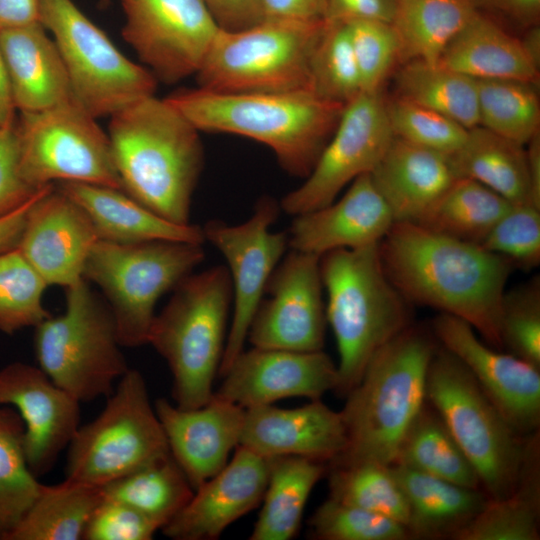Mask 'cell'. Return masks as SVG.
<instances>
[{
	"mask_svg": "<svg viewBox=\"0 0 540 540\" xmlns=\"http://www.w3.org/2000/svg\"><path fill=\"white\" fill-rule=\"evenodd\" d=\"M383 268L412 305L467 322L488 345L502 349V300L513 265L481 245L395 222L379 242Z\"/></svg>",
	"mask_w": 540,
	"mask_h": 540,
	"instance_id": "cell-1",
	"label": "cell"
},
{
	"mask_svg": "<svg viewBox=\"0 0 540 540\" xmlns=\"http://www.w3.org/2000/svg\"><path fill=\"white\" fill-rule=\"evenodd\" d=\"M108 136L122 190L155 214L190 223L204 165L197 130L166 98H142L109 117Z\"/></svg>",
	"mask_w": 540,
	"mask_h": 540,
	"instance_id": "cell-2",
	"label": "cell"
},
{
	"mask_svg": "<svg viewBox=\"0 0 540 540\" xmlns=\"http://www.w3.org/2000/svg\"><path fill=\"white\" fill-rule=\"evenodd\" d=\"M166 99L200 132L228 133L266 145L289 174L306 178L345 105L310 90L226 93L200 87Z\"/></svg>",
	"mask_w": 540,
	"mask_h": 540,
	"instance_id": "cell-3",
	"label": "cell"
},
{
	"mask_svg": "<svg viewBox=\"0 0 540 540\" xmlns=\"http://www.w3.org/2000/svg\"><path fill=\"white\" fill-rule=\"evenodd\" d=\"M437 347L423 329L410 325L372 356L345 396L340 412L347 447L333 461L394 463L404 435L426 402L427 372Z\"/></svg>",
	"mask_w": 540,
	"mask_h": 540,
	"instance_id": "cell-4",
	"label": "cell"
},
{
	"mask_svg": "<svg viewBox=\"0 0 540 540\" xmlns=\"http://www.w3.org/2000/svg\"><path fill=\"white\" fill-rule=\"evenodd\" d=\"M320 271L326 320L339 353L335 391L346 396L372 356L412 325L411 304L388 278L379 243L327 252L320 257Z\"/></svg>",
	"mask_w": 540,
	"mask_h": 540,
	"instance_id": "cell-5",
	"label": "cell"
},
{
	"mask_svg": "<svg viewBox=\"0 0 540 540\" xmlns=\"http://www.w3.org/2000/svg\"><path fill=\"white\" fill-rule=\"evenodd\" d=\"M155 315L147 344L165 359L172 397L180 408L205 405L213 396L225 343L232 284L227 267L185 277Z\"/></svg>",
	"mask_w": 540,
	"mask_h": 540,
	"instance_id": "cell-6",
	"label": "cell"
},
{
	"mask_svg": "<svg viewBox=\"0 0 540 540\" xmlns=\"http://www.w3.org/2000/svg\"><path fill=\"white\" fill-rule=\"evenodd\" d=\"M34 329L38 367L79 403L109 396L129 369L112 312L84 278L65 288V311Z\"/></svg>",
	"mask_w": 540,
	"mask_h": 540,
	"instance_id": "cell-7",
	"label": "cell"
},
{
	"mask_svg": "<svg viewBox=\"0 0 540 540\" xmlns=\"http://www.w3.org/2000/svg\"><path fill=\"white\" fill-rule=\"evenodd\" d=\"M426 400L471 462L490 500L513 493L527 449L466 367L437 347L429 364Z\"/></svg>",
	"mask_w": 540,
	"mask_h": 540,
	"instance_id": "cell-8",
	"label": "cell"
},
{
	"mask_svg": "<svg viewBox=\"0 0 540 540\" xmlns=\"http://www.w3.org/2000/svg\"><path fill=\"white\" fill-rule=\"evenodd\" d=\"M203 244L153 240L122 244L98 240L83 278L99 287L122 347L147 344L158 300L204 259Z\"/></svg>",
	"mask_w": 540,
	"mask_h": 540,
	"instance_id": "cell-9",
	"label": "cell"
},
{
	"mask_svg": "<svg viewBox=\"0 0 540 540\" xmlns=\"http://www.w3.org/2000/svg\"><path fill=\"white\" fill-rule=\"evenodd\" d=\"M322 21L268 20L221 29L201 68L197 87L226 93L309 90V66Z\"/></svg>",
	"mask_w": 540,
	"mask_h": 540,
	"instance_id": "cell-10",
	"label": "cell"
},
{
	"mask_svg": "<svg viewBox=\"0 0 540 540\" xmlns=\"http://www.w3.org/2000/svg\"><path fill=\"white\" fill-rule=\"evenodd\" d=\"M68 445L65 479L102 487L171 455L144 377L128 369Z\"/></svg>",
	"mask_w": 540,
	"mask_h": 540,
	"instance_id": "cell-11",
	"label": "cell"
},
{
	"mask_svg": "<svg viewBox=\"0 0 540 540\" xmlns=\"http://www.w3.org/2000/svg\"><path fill=\"white\" fill-rule=\"evenodd\" d=\"M40 23L53 35L75 99L95 118L155 95V76L122 54L72 0H40Z\"/></svg>",
	"mask_w": 540,
	"mask_h": 540,
	"instance_id": "cell-12",
	"label": "cell"
},
{
	"mask_svg": "<svg viewBox=\"0 0 540 540\" xmlns=\"http://www.w3.org/2000/svg\"><path fill=\"white\" fill-rule=\"evenodd\" d=\"M76 99L20 113L15 121L19 170L34 188L80 182L122 190L108 134Z\"/></svg>",
	"mask_w": 540,
	"mask_h": 540,
	"instance_id": "cell-13",
	"label": "cell"
},
{
	"mask_svg": "<svg viewBox=\"0 0 540 540\" xmlns=\"http://www.w3.org/2000/svg\"><path fill=\"white\" fill-rule=\"evenodd\" d=\"M280 205L258 200L252 215L237 225L210 220L202 226L205 241L223 255L232 284L233 314L219 367L223 375L244 350L250 324L268 281L289 247L287 232H273Z\"/></svg>",
	"mask_w": 540,
	"mask_h": 540,
	"instance_id": "cell-14",
	"label": "cell"
},
{
	"mask_svg": "<svg viewBox=\"0 0 540 540\" xmlns=\"http://www.w3.org/2000/svg\"><path fill=\"white\" fill-rule=\"evenodd\" d=\"M393 138L381 90L361 92L345 105L313 169L282 198L280 208L297 216L330 204L356 177L374 169Z\"/></svg>",
	"mask_w": 540,
	"mask_h": 540,
	"instance_id": "cell-15",
	"label": "cell"
},
{
	"mask_svg": "<svg viewBox=\"0 0 540 540\" xmlns=\"http://www.w3.org/2000/svg\"><path fill=\"white\" fill-rule=\"evenodd\" d=\"M123 39L157 81L196 75L222 29L202 0H120Z\"/></svg>",
	"mask_w": 540,
	"mask_h": 540,
	"instance_id": "cell-16",
	"label": "cell"
},
{
	"mask_svg": "<svg viewBox=\"0 0 540 540\" xmlns=\"http://www.w3.org/2000/svg\"><path fill=\"white\" fill-rule=\"evenodd\" d=\"M250 324L253 347L312 352L323 349L327 323L320 257L291 249L272 273Z\"/></svg>",
	"mask_w": 540,
	"mask_h": 540,
	"instance_id": "cell-17",
	"label": "cell"
},
{
	"mask_svg": "<svg viewBox=\"0 0 540 540\" xmlns=\"http://www.w3.org/2000/svg\"><path fill=\"white\" fill-rule=\"evenodd\" d=\"M432 333L466 367L519 435L538 432L540 368L481 341L467 322L449 314L433 319Z\"/></svg>",
	"mask_w": 540,
	"mask_h": 540,
	"instance_id": "cell-18",
	"label": "cell"
},
{
	"mask_svg": "<svg viewBox=\"0 0 540 540\" xmlns=\"http://www.w3.org/2000/svg\"><path fill=\"white\" fill-rule=\"evenodd\" d=\"M214 394L248 409L288 397L320 399L336 390L338 369L323 350L299 352L253 347L222 375Z\"/></svg>",
	"mask_w": 540,
	"mask_h": 540,
	"instance_id": "cell-19",
	"label": "cell"
},
{
	"mask_svg": "<svg viewBox=\"0 0 540 540\" xmlns=\"http://www.w3.org/2000/svg\"><path fill=\"white\" fill-rule=\"evenodd\" d=\"M79 402L37 366L13 362L0 369V405H11L23 420L30 470L47 473L80 426Z\"/></svg>",
	"mask_w": 540,
	"mask_h": 540,
	"instance_id": "cell-20",
	"label": "cell"
},
{
	"mask_svg": "<svg viewBox=\"0 0 540 540\" xmlns=\"http://www.w3.org/2000/svg\"><path fill=\"white\" fill-rule=\"evenodd\" d=\"M98 240L84 210L49 184L30 204L17 247L48 286L67 288L83 278L86 259Z\"/></svg>",
	"mask_w": 540,
	"mask_h": 540,
	"instance_id": "cell-21",
	"label": "cell"
},
{
	"mask_svg": "<svg viewBox=\"0 0 540 540\" xmlns=\"http://www.w3.org/2000/svg\"><path fill=\"white\" fill-rule=\"evenodd\" d=\"M270 459L238 445L230 461L194 490L162 529L174 540H214L262 502Z\"/></svg>",
	"mask_w": 540,
	"mask_h": 540,
	"instance_id": "cell-22",
	"label": "cell"
},
{
	"mask_svg": "<svg viewBox=\"0 0 540 540\" xmlns=\"http://www.w3.org/2000/svg\"><path fill=\"white\" fill-rule=\"evenodd\" d=\"M170 453L195 490L219 472L239 445L245 408L213 394L198 408L185 409L166 399L154 404Z\"/></svg>",
	"mask_w": 540,
	"mask_h": 540,
	"instance_id": "cell-23",
	"label": "cell"
},
{
	"mask_svg": "<svg viewBox=\"0 0 540 540\" xmlns=\"http://www.w3.org/2000/svg\"><path fill=\"white\" fill-rule=\"evenodd\" d=\"M347 441L341 412L317 399L295 408L245 409L239 445L268 459L300 456L330 463L343 454Z\"/></svg>",
	"mask_w": 540,
	"mask_h": 540,
	"instance_id": "cell-24",
	"label": "cell"
},
{
	"mask_svg": "<svg viewBox=\"0 0 540 540\" xmlns=\"http://www.w3.org/2000/svg\"><path fill=\"white\" fill-rule=\"evenodd\" d=\"M395 223L370 173L356 177L338 201L295 216L289 247L321 257L338 249L379 243Z\"/></svg>",
	"mask_w": 540,
	"mask_h": 540,
	"instance_id": "cell-25",
	"label": "cell"
},
{
	"mask_svg": "<svg viewBox=\"0 0 540 540\" xmlns=\"http://www.w3.org/2000/svg\"><path fill=\"white\" fill-rule=\"evenodd\" d=\"M0 46L20 113L75 99L58 47L40 22L0 31Z\"/></svg>",
	"mask_w": 540,
	"mask_h": 540,
	"instance_id": "cell-26",
	"label": "cell"
},
{
	"mask_svg": "<svg viewBox=\"0 0 540 540\" xmlns=\"http://www.w3.org/2000/svg\"><path fill=\"white\" fill-rule=\"evenodd\" d=\"M395 222L416 223L457 179L448 155L392 139L370 172Z\"/></svg>",
	"mask_w": 540,
	"mask_h": 540,
	"instance_id": "cell-27",
	"label": "cell"
},
{
	"mask_svg": "<svg viewBox=\"0 0 540 540\" xmlns=\"http://www.w3.org/2000/svg\"><path fill=\"white\" fill-rule=\"evenodd\" d=\"M54 185L84 210L100 240L122 244L153 240L205 242L202 226L173 223L123 190L67 181Z\"/></svg>",
	"mask_w": 540,
	"mask_h": 540,
	"instance_id": "cell-28",
	"label": "cell"
},
{
	"mask_svg": "<svg viewBox=\"0 0 540 540\" xmlns=\"http://www.w3.org/2000/svg\"><path fill=\"white\" fill-rule=\"evenodd\" d=\"M391 465L408 505L409 539H454L489 501L481 489L464 487L402 464Z\"/></svg>",
	"mask_w": 540,
	"mask_h": 540,
	"instance_id": "cell-29",
	"label": "cell"
},
{
	"mask_svg": "<svg viewBox=\"0 0 540 540\" xmlns=\"http://www.w3.org/2000/svg\"><path fill=\"white\" fill-rule=\"evenodd\" d=\"M437 64L474 79L538 84L539 67L516 38L478 12L450 41Z\"/></svg>",
	"mask_w": 540,
	"mask_h": 540,
	"instance_id": "cell-30",
	"label": "cell"
},
{
	"mask_svg": "<svg viewBox=\"0 0 540 540\" xmlns=\"http://www.w3.org/2000/svg\"><path fill=\"white\" fill-rule=\"evenodd\" d=\"M524 146L478 125L448 157L457 178L477 181L511 204L531 203Z\"/></svg>",
	"mask_w": 540,
	"mask_h": 540,
	"instance_id": "cell-31",
	"label": "cell"
},
{
	"mask_svg": "<svg viewBox=\"0 0 540 540\" xmlns=\"http://www.w3.org/2000/svg\"><path fill=\"white\" fill-rule=\"evenodd\" d=\"M539 439L528 437L525 458L515 490L500 500H490L454 540L539 539Z\"/></svg>",
	"mask_w": 540,
	"mask_h": 540,
	"instance_id": "cell-32",
	"label": "cell"
},
{
	"mask_svg": "<svg viewBox=\"0 0 540 540\" xmlns=\"http://www.w3.org/2000/svg\"><path fill=\"white\" fill-rule=\"evenodd\" d=\"M326 469L325 463L306 457L270 458L262 509L249 539L289 540L295 536L308 497Z\"/></svg>",
	"mask_w": 540,
	"mask_h": 540,
	"instance_id": "cell-33",
	"label": "cell"
},
{
	"mask_svg": "<svg viewBox=\"0 0 540 540\" xmlns=\"http://www.w3.org/2000/svg\"><path fill=\"white\" fill-rule=\"evenodd\" d=\"M476 12L471 0H395L390 24L399 40L400 61L437 64Z\"/></svg>",
	"mask_w": 540,
	"mask_h": 540,
	"instance_id": "cell-34",
	"label": "cell"
},
{
	"mask_svg": "<svg viewBox=\"0 0 540 540\" xmlns=\"http://www.w3.org/2000/svg\"><path fill=\"white\" fill-rule=\"evenodd\" d=\"M103 499L101 487L65 479L41 485L24 516L4 540H79Z\"/></svg>",
	"mask_w": 540,
	"mask_h": 540,
	"instance_id": "cell-35",
	"label": "cell"
},
{
	"mask_svg": "<svg viewBox=\"0 0 540 540\" xmlns=\"http://www.w3.org/2000/svg\"><path fill=\"white\" fill-rule=\"evenodd\" d=\"M511 205L485 185L457 178L415 224L437 234L480 245Z\"/></svg>",
	"mask_w": 540,
	"mask_h": 540,
	"instance_id": "cell-36",
	"label": "cell"
},
{
	"mask_svg": "<svg viewBox=\"0 0 540 540\" xmlns=\"http://www.w3.org/2000/svg\"><path fill=\"white\" fill-rule=\"evenodd\" d=\"M394 463L464 487L481 489L471 462L427 400L404 435Z\"/></svg>",
	"mask_w": 540,
	"mask_h": 540,
	"instance_id": "cell-37",
	"label": "cell"
},
{
	"mask_svg": "<svg viewBox=\"0 0 540 540\" xmlns=\"http://www.w3.org/2000/svg\"><path fill=\"white\" fill-rule=\"evenodd\" d=\"M396 95L435 110L466 129L478 126L477 79L421 60L403 64L395 77Z\"/></svg>",
	"mask_w": 540,
	"mask_h": 540,
	"instance_id": "cell-38",
	"label": "cell"
},
{
	"mask_svg": "<svg viewBox=\"0 0 540 540\" xmlns=\"http://www.w3.org/2000/svg\"><path fill=\"white\" fill-rule=\"evenodd\" d=\"M104 498L124 503L155 521L161 529L191 499L194 489L169 455L101 487Z\"/></svg>",
	"mask_w": 540,
	"mask_h": 540,
	"instance_id": "cell-39",
	"label": "cell"
},
{
	"mask_svg": "<svg viewBox=\"0 0 540 540\" xmlns=\"http://www.w3.org/2000/svg\"><path fill=\"white\" fill-rule=\"evenodd\" d=\"M329 497L406 527L408 505L392 465L370 460L329 463Z\"/></svg>",
	"mask_w": 540,
	"mask_h": 540,
	"instance_id": "cell-40",
	"label": "cell"
},
{
	"mask_svg": "<svg viewBox=\"0 0 540 540\" xmlns=\"http://www.w3.org/2000/svg\"><path fill=\"white\" fill-rule=\"evenodd\" d=\"M478 125L526 145L540 127L536 83L514 79H477Z\"/></svg>",
	"mask_w": 540,
	"mask_h": 540,
	"instance_id": "cell-41",
	"label": "cell"
},
{
	"mask_svg": "<svg viewBox=\"0 0 540 540\" xmlns=\"http://www.w3.org/2000/svg\"><path fill=\"white\" fill-rule=\"evenodd\" d=\"M24 432L18 412L0 405V540L18 524L42 485L29 468Z\"/></svg>",
	"mask_w": 540,
	"mask_h": 540,
	"instance_id": "cell-42",
	"label": "cell"
},
{
	"mask_svg": "<svg viewBox=\"0 0 540 540\" xmlns=\"http://www.w3.org/2000/svg\"><path fill=\"white\" fill-rule=\"evenodd\" d=\"M309 66V90L346 105L362 91L361 79L344 22L324 21Z\"/></svg>",
	"mask_w": 540,
	"mask_h": 540,
	"instance_id": "cell-43",
	"label": "cell"
},
{
	"mask_svg": "<svg viewBox=\"0 0 540 540\" xmlns=\"http://www.w3.org/2000/svg\"><path fill=\"white\" fill-rule=\"evenodd\" d=\"M47 287L18 247L0 252V332L13 335L50 316L43 305Z\"/></svg>",
	"mask_w": 540,
	"mask_h": 540,
	"instance_id": "cell-44",
	"label": "cell"
},
{
	"mask_svg": "<svg viewBox=\"0 0 540 540\" xmlns=\"http://www.w3.org/2000/svg\"><path fill=\"white\" fill-rule=\"evenodd\" d=\"M386 110L394 136L423 148L449 156L467 136L456 121L397 95L386 100Z\"/></svg>",
	"mask_w": 540,
	"mask_h": 540,
	"instance_id": "cell-45",
	"label": "cell"
},
{
	"mask_svg": "<svg viewBox=\"0 0 540 540\" xmlns=\"http://www.w3.org/2000/svg\"><path fill=\"white\" fill-rule=\"evenodd\" d=\"M320 540H405L406 527L391 518L329 497L309 521Z\"/></svg>",
	"mask_w": 540,
	"mask_h": 540,
	"instance_id": "cell-46",
	"label": "cell"
},
{
	"mask_svg": "<svg viewBox=\"0 0 540 540\" xmlns=\"http://www.w3.org/2000/svg\"><path fill=\"white\" fill-rule=\"evenodd\" d=\"M502 349L540 368V278L505 291L500 317Z\"/></svg>",
	"mask_w": 540,
	"mask_h": 540,
	"instance_id": "cell-47",
	"label": "cell"
},
{
	"mask_svg": "<svg viewBox=\"0 0 540 540\" xmlns=\"http://www.w3.org/2000/svg\"><path fill=\"white\" fill-rule=\"evenodd\" d=\"M347 26L362 91L381 90L394 65L400 62V44L390 23L353 20Z\"/></svg>",
	"mask_w": 540,
	"mask_h": 540,
	"instance_id": "cell-48",
	"label": "cell"
},
{
	"mask_svg": "<svg viewBox=\"0 0 540 540\" xmlns=\"http://www.w3.org/2000/svg\"><path fill=\"white\" fill-rule=\"evenodd\" d=\"M506 258L513 267L532 269L540 263V207L512 204L480 244Z\"/></svg>",
	"mask_w": 540,
	"mask_h": 540,
	"instance_id": "cell-49",
	"label": "cell"
},
{
	"mask_svg": "<svg viewBox=\"0 0 540 540\" xmlns=\"http://www.w3.org/2000/svg\"><path fill=\"white\" fill-rule=\"evenodd\" d=\"M159 524L134 508L104 498L95 508L82 540H150Z\"/></svg>",
	"mask_w": 540,
	"mask_h": 540,
	"instance_id": "cell-50",
	"label": "cell"
},
{
	"mask_svg": "<svg viewBox=\"0 0 540 540\" xmlns=\"http://www.w3.org/2000/svg\"><path fill=\"white\" fill-rule=\"evenodd\" d=\"M44 187L34 188L20 173L15 122L0 127V218L30 201Z\"/></svg>",
	"mask_w": 540,
	"mask_h": 540,
	"instance_id": "cell-51",
	"label": "cell"
},
{
	"mask_svg": "<svg viewBox=\"0 0 540 540\" xmlns=\"http://www.w3.org/2000/svg\"><path fill=\"white\" fill-rule=\"evenodd\" d=\"M395 0H328L326 22L376 20L391 23Z\"/></svg>",
	"mask_w": 540,
	"mask_h": 540,
	"instance_id": "cell-52",
	"label": "cell"
},
{
	"mask_svg": "<svg viewBox=\"0 0 540 540\" xmlns=\"http://www.w3.org/2000/svg\"><path fill=\"white\" fill-rule=\"evenodd\" d=\"M218 25L229 31L262 21L261 0H202Z\"/></svg>",
	"mask_w": 540,
	"mask_h": 540,
	"instance_id": "cell-53",
	"label": "cell"
},
{
	"mask_svg": "<svg viewBox=\"0 0 540 540\" xmlns=\"http://www.w3.org/2000/svg\"><path fill=\"white\" fill-rule=\"evenodd\" d=\"M328 0H261L262 20H324Z\"/></svg>",
	"mask_w": 540,
	"mask_h": 540,
	"instance_id": "cell-54",
	"label": "cell"
},
{
	"mask_svg": "<svg viewBox=\"0 0 540 540\" xmlns=\"http://www.w3.org/2000/svg\"><path fill=\"white\" fill-rule=\"evenodd\" d=\"M40 22V0H0V31Z\"/></svg>",
	"mask_w": 540,
	"mask_h": 540,
	"instance_id": "cell-55",
	"label": "cell"
},
{
	"mask_svg": "<svg viewBox=\"0 0 540 540\" xmlns=\"http://www.w3.org/2000/svg\"><path fill=\"white\" fill-rule=\"evenodd\" d=\"M39 193L21 207L0 218V252L18 246L25 224L27 210Z\"/></svg>",
	"mask_w": 540,
	"mask_h": 540,
	"instance_id": "cell-56",
	"label": "cell"
},
{
	"mask_svg": "<svg viewBox=\"0 0 540 540\" xmlns=\"http://www.w3.org/2000/svg\"><path fill=\"white\" fill-rule=\"evenodd\" d=\"M474 6L481 4L528 21L539 13L540 0H471Z\"/></svg>",
	"mask_w": 540,
	"mask_h": 540,
	"instance_id": "cell-57",
	"label": "cell"
},
{
	"mask_svg": "<svg viewBox=\"0 0 540 540\" xmlns=\"http://www.w3.org/2000/svg\"><path fill=\"white\" fill-rule=\"evenodd\" d=\"M526 145L531 203L540 207V133L533 136Z\"/></svg>",
	"mask_w": 540,
	"mask_h": 540,
	"instance_id": "cell-58",
	"label": "cell"
},
{
	"mask_svg": "<svg viewBox=\"0 0 540 540\" xmlns=\"http://www.w3.org/2000/svg\"><path fill=\"white\" fill-rule=\"evenodd\" d=\"M16 111L8 72L0 46V127L12 125L16 121Z\"/></svg>",
	"mask_w": 540,
	"mask_h": 540,
	"instance_id": "cell-59",
	"label": "cell"
},
{
	"mask_svg": "<svg viewBox=\"0 0 540 540\" xmlns=\"http://www.w3.org/2000/svg\"><path fill=\"white\" fill-rule=\"evenodd\" d=\"M522 44L528 53V55L531 57V59L535 62V64L539 67L540 64V31L538 27H534L531 29L526 36L521 39Z\"/></svg>",
	"mask_w": 540,
	"mask_h": 540,
	"instance_id": "cell-60",
	"label": "cell"
},
{
	"mask_svg": "<svg viewBox=\"0 0 540 540\" xmlns=\"http://www.w3.org/2000/svg\"><path fill=\"white\" fill-rule=\"evenodd\" d=\"M102 3H108L109 0H101Z\"/></svg>",
	"mask_w": 540,
	"mask_h": 540,
	"instance_id": "cell-61",
	"label": "cell"
}]
</instances>
